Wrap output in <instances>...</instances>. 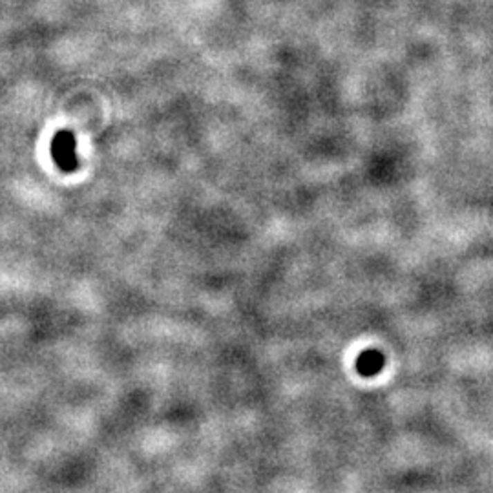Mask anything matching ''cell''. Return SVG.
<instances>
[{
    "instance_id": "1",
    "label": "cell",
    "mask_w": 493,
    "mask_h": 493,
    "mask_svg": "<svg viewBox=\"0 0 493 493\" xmlns=\"http://www.w3.org/2000/svg\"><path fill=\"white\" fill-rule=\"evenodd\" d=\"M51 156L55 159V163L66 170V172H71L77 168V158H75V138L70 130H61L57 132V136L53 138V142H51Z\"/></svg>"
},
{
    "instance_id": "2",
    "label": "cell",
    "mask_w": 493,
    "mask_h": 493,
    "mask_svg": "<svg viewBox=\"0 0 493 493\" xmlns=\"http://www.w3.org/2000/svg\"><path fill=\"white\" fill-rule=\"evenodd\" d=\"M386 358L378 349H366L356 360V371L362 376H375L382 371Z\"/></svg>"
}]
</instances>
